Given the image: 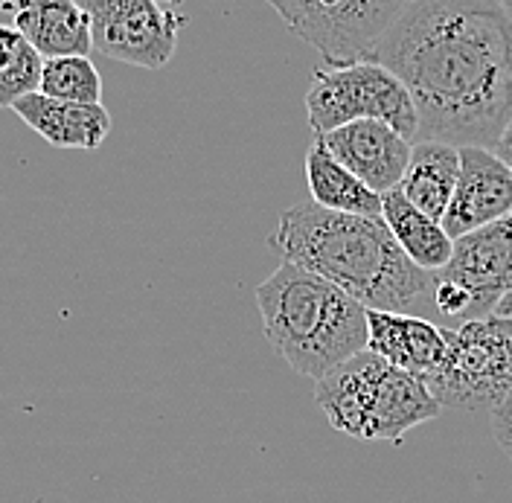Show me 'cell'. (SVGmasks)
<instances>
[{
    "label": "cell",
    "mask_w": 512,
    "mask_h": 503,
    "mask_svg": "<svg viewBox=\"0 0 512 503\" xmlns=\"http://www.w3.org/2000/svg\"><path fill=\"white\" fill-rule=\"evenodd\" d=\"M440 408L492 410L512 387V344L498 317H472L448 329L443 361L422 376Z\"/></svg>",
    "instance_id": "obj_6"
},
{
    "label": "cell",
    "mask_w": 512,
    "mask_h": 503,
    "mask_svg": "<svg viewBox=\"0 0 512 503\" xmlns=\"http://www.w3.org/2000/svg\"><path fill=\"white\" fill-rule=\"evenodd\" d=\"M492 413V434H495V442L501 445V451L512 460V387L510 393L489 410Z\"/></svg>",
    "instance_id": "obj_20"
},
{
    "label": "cell",
    "mask_w": 512,
    "mask_h": 503,
    "mask_svg": "<svg viewBox=\"0 0 512 503\" xmlns=\"http://www.w3.org/2000/svg\"><path fill=\"white\" fill-rule=\"evenodd\" d=\"M326 64L367 59L408 0H268Z\"/></svg>",
    "instance_id": "obj_7"
},
{
    "label": "cell",
    "mask_w": 512,
    "mask_h": 503,
    "mask_svg": "<svg viewBox=\"0 0 512 503\" xmlns=\"http://www.w3.org/2000/svg\"><path fill=\"white\" fill-rule=\"evenodd\" d=\"M306 120L315 137L355 120L387 123L411 143L419 131L414 99L402 79L370 59L315 67L306 91Z\"/></svg>",
    "instance_id": "obj_5"
},
{
    "label": "cell",
    "mask_w": 512,
    "mask_h": 503,
    "mask_svg": "<svg viewBox=\"0 0 512 503\" xmlns=\"http://www.w3.org/2000/svg\"><path fill=\"white\" fill-rule=\"evenodd\" d=\"M88 21L94 50L114 62L160 70L175 59L184 15L155 0H76Z\"/></svg>",
    "instance_id": "obj_8"
},
{
    "label": "cell",
    "mask_w": 512,
    "mask_h": 503,
    "mask_svg": "<svg viewBox=\"0 0 512 503\" xmlns=\"http://www.w3.org/2000/svg\"><path fill=\"white\" fill-rule=\"evenodd\" d=\"M256 306L271 349L300 376L318 381L367 349V309L291 262L256 288Z\"/></svg>",
    "instance_id": "obj_3"
},
{
    "label": "cell",
    "mask_w": 512,
    "mask_h": 503,
    "mask_svg": "<svg viewBox=\"0 0 512 503\" xmlns=\"http://www.w3.org/2000/svg\"><path fill=\"white\" fill-rule=\"evenodd\" d=\"M38 94L79 102V105H99L102 102V76L91 62V56H62L44 59Z\"/></svg>",
    "instance_id": "obj_18"
},
{
    "label": "cell",
    "mask_w": 512,
    "mask_h": 503,
    "mask_svg": "<svg viewBox=\"0 0 512 503\" xmlns=\"http://www.w3.org/2000/svg\"><path fill=\"white\" fill-rule=\"evenodd\" d=\"M12 111L21 117V123L47 140L56 149H82V152H94L105 143L108 131H111V114L105 111V105H79V102H62L53 96L32 94L21 96Z\"/></svg>",
    "instance_id": "obj_13"
},
{
    "label": "cell",
    "mask_w": 512,
    "mask_h": 503,
    "mask_svg": "<svg viewBox=\"0 0 512 503\" xmlns=\"http://www.w3.org/2000/svg\"><path fill=\"white\" fill-rule=\"evenodd\" d=\"M320 140L347 172L379 195L399 187L414 146L396 128L379 120H355L320 134Z\"/></svg>",
    "instance_id": "obj_11"
},
{
    "label": "cell",
    "mask_w": 512,
    "mask_h": 503,
    "mask_svg": "<svg viewBox=\"0 0 512 503\" xmlns=\"http://www.w3.org/2000/svg\"><path fill=\"white\" fill-rule=\"evenodd\" d=\"M367 59L408 88L416 140L489 149L512 120V15L498 0H408Z\"/></svg>",
    "instance_id": "obj_1"
},
{
    "label": "cell",
    "mask_w": 512,
    "mask_h": 503,
    "mask_svg": "<svg viewBox=\"0 0 512 503\" xmlns=\"http://www.w3.org/2000/svg\"><path fill=\"white\" fill-rule=\"evenodd\" d=\"M315 399L329 425L352 440L399 442L443 410L422 378L387 364L370 349L318 378Z\"/></svg>",
    "instance_id": "obj_4"
},
{
    "label": "cell",
    "mask_w": 512,
    "mask_h": 503,
    "mask_svg": "<svg viewBox=\"0 0 512 503\" xmlns=\"http://www.w3.org/2000/svg\"><path fill=\"white\" fill-rule=\"evenodd\" d=\"M501 320V329H504V335H507V341L512 344V317H498Z\"/></svg>",
    "instance_id": "obj_23"
},
{
    "label": "cell",
    "mask_w": 512,
    "mask_h": 503,
    "mask_svg": "<svg viewBox=\"0 0 512 503\" xmlns=\"http://www.w3.org/2000/svg\"><path fill=\"white\" fill-rule=\"evenodd\" d=\"M489 149H492V155L501 160L504 166H510L512 169V120L504 126V131L495 137V143H492Z\"/></svg>",
    "instance_id": "obj_21"
},
{
    "label": "cell",
    "mask_w": 512,
    "mask_h": 503,
    "mask_svg": "<svg viewBox=\"0 0 512 503\" xmlns=\"http://www.w3.org/2000/svg\"><path fill=\"white\" fill-rule=\"evenodd\" d=\"M437 283L466 300V315L492 312L512 285V213L454 239V251Z\"/></svg>",
    "instance_id": "obj_9"
},
{
    "label": "cell",
    "mask_w": 512,
    "mask_h": 503,
    "mask_svg": "<svg viewBox=\"0 0 512 503\" xmlns=\"http://www.w3.org/2000/svg\"><path fill=\"white\" fill-rule=\"evenodd\" d=\"M498 6H501L507 15H512V0H498Z\"/></svg>",
    "instance_id": "obj_25"
},
{
    "label": "cell",
    "mask_w": 512,
    "mask_h": 503,
    "mask_svg": "<svg viewBox=\"0 0 512 503\" xmlns=\"http://www.w3.org/2000/svg\"><path fill=\"white\" fill-rule=\"evenodd\" d=\"M268 248L376 312H405L431 285V274L402 253L382 216L332 213L315 201L294 204L280 213Z\"/></svg>",
    "instance_id": "obj_2"
},
{
    "label": "cell",
    "mask_w": 512,
    "mask_h": 503,
    "mask_svg": "<svg viewBox=\"0 0 512 503\" xmlns=\"http://www.w3.org/2000/svg\"><path fill=\"white\" fill-rule=\"evenodd\" d=\"M446 346L448 329L431 320L367 309V349L405 373L428 376L443 361Z\"/></svg>",
    "instance_id": "obj_12"
},
{
    "label": "cell",
    "mask_w": 512,
    "mask_h": 503,
    "mask_svg": "<svg viewBox=\"0 0 512 503\" xmlns=\"http://www.w3.org/2000/svg\"><path fill=\"white\" fill-rule=\"evenodd\" d=\"M457 175H460V146H451L443 140H414L411 160L396 189L419 213L440 221L451 201V192L457 187Z\"/></svg>",
    "instance_id": "obj_15"
},
{
    "label": "cell",
    "mask_w": 512,
    "mask_h": 503,
    "mask_svg": "<svg viewBox=\"0 0 512 503\" xmlns=\"http://www.w3.org/2000/svg\"><path fill=\"white\" fill-rule=\"evenodd\" d=\"M512 213V169L483 146H460V175L451 192L443 230L460 239L489 221Z\"/></svg>",
    "instance_id": "obj_10"
},
{
    "label": "cell",
    "mask_w": 512,
    "mask_h": 503,
    "mask_svg": "<svg viewBox=\"0 0 512 503\" xmlns=\"http://www.w3.org/2000/svg\"><path fill=\"white\" fill-rule=\"evenodd\" d=\"M12 12V27L41 59L91 56V21L76 0H21Z\"/></svg>",
    "instance_id": "obj_14"
},
{
    "label": "cell",
    "mask_w": 512,
    "mask_h": 503,
    "mask_svg": "<svg viewBox=\"0 0 512 503\" xmlns=\"http://www.w3.org/2000/svg\"><path fill=\"white\" fill-rule=\"evenodd\" d=\"M492 317H512V285L504 291V297L492 306V312H489Z\"/></svg>",
    "instance_id": "obj_22"
},
{
    "label": "cell",
    "mask_w": 512,
    "mask_h": 503,
    "mask_svg": "<svg viewBox=\"0 0 512 503\" xmlns=\"http://www.w3.org/2000/svg\"><path fill=\"white\" fill-rule=\"evenodd\" d=\"M44 59L9 24H0V108H12L21 96L38 91Z\"/></svg>",
    "instance_id": "obj_19"
},
{
    "label": "cell",
    "mask_w": 512,
    "mask_h": 503,
    "mask_svg": "<svg viewBox=\"0 0 512 503\" xmlns=\"http://www.w3.org/2000/svg\"><path fill=\"white\" fill-rule=\"evenodd\" d=\"M382 219L390 236L396 239V245L416 268L428 274H437L446 268L454 251V239L443 230L440 221L419 213L399 189H390L382 195Z\"/></svg>",
    "instance_id": "obj_16"
},
{
    "label": "cell",
    "mask_w": 512,
    "mask_h": 503,
    "mask_svg": "<svg viewBox=\"0 0 512 503\" xmlns=\"http://www.w3.org/2000/svg\"><path fill=\"white\" fill-rule=\"evenodd\" d=\"M155 3H160V6H166V9H172V6H181L184 0H155Z\"/></svg>",
    "instance_id": "obj_24"
},
{
    "label": "cell",
    "mask_w": 512,
    "mask_h": 503,
    "mask_svg": "<svg viewBox=\"0 0 512 503\" xmlns=\"http://www.w3.org/2000/svg\"><path fill=\"white\" fill-rule=\"evenodd\" d=\"M306 184L312 201L323 210L350 216H382V195L364 187L352 172L332 158L320 137H315L306 149Z\"/></svg>",
    "instance_id": "obj_17"
}]
</instances>
